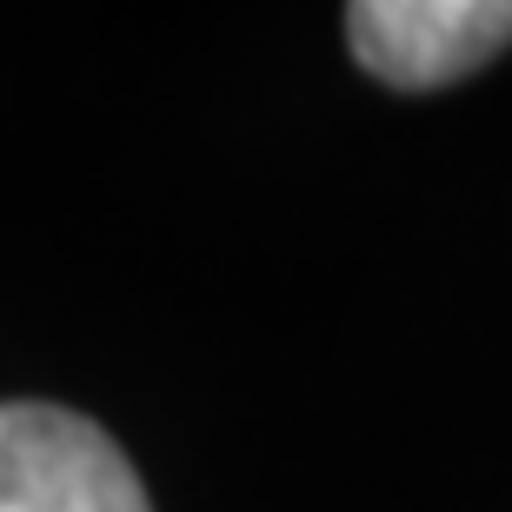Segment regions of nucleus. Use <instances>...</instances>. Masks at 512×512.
Returning a JSON list of instances; mask_svg holds the SVG:
<instances>
[{
    "label": "nucleus",
    "instance_id": "nucleus-1",
    "mask_svg": "<svg viewBox=\"0 0 512 512\" xmlns=\"http://www.w3.org/2000/svg\"><path fill=\"white\" fill-rule=\"evenodd\" d=\"M0 512H153L127 453L94 419L7 399L0 406Z\"/></svg>",
    "mask_w": 512,
    "mask_h": 512
},
{
    "label": "nucleus",
    "instance_id": "nucleus-2",
    "mask_svg": "<svg viewBox=\"0 0 512 512\" xmlns=\"http://www.w3.org/2000/svg\"><path fill=\"white\" fill-rule=\"evenodd\" d=\"M346 47L373 80L426 94L506 54L512 0H360L346 7Z\"/></svg>",
    "mask_w": 512,
    "mask_h": 512
}]
</instances>
